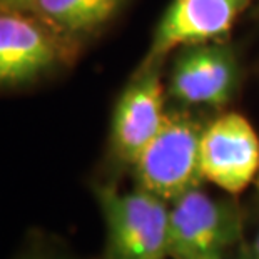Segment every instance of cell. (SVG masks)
I'll list each match as a JSON object with an SVG mask.
<instances>
[{
    "mask_svg": "<svg viewBox=\"0 0 259 259\" xmlns=\"http://www.w3.org/2000/svg\"><path fill=\"white\" fill-rule=\"evenodd\" d=\"M259 169L256 131L239 114H224L202 131V178L226 192L239 194L251 184Z\"/></svg>",
    "mask_w": 259,
    "mask_h": 259,
    "instance_id": "obj_4",
    "label": "cell"
},
{
    "mask_svg": "<svg viewBox=\"0 0 259 259\" xmlns=\"http://www.w3.org/2000/svg\"><path fill=\"white\" fill-rule=\"evenodd\" d=\"M254 254H256V257L259 259V233H257L256 241H254Z\"/></svg>",
    "mask_w": 259,
    "mask_h": 259,
    "instance_id": "obj_11",
    "label": "cell"
},
{
    "mask_svg": "<svg viewBox=\"0 0 259 259\" xmlns=\"http://www.w3.org/2000/svg\"><path fill=\"white\" fill-rule=\"evenodd\" d=\"M236 84V64L219 46H196L176 60L170 92L186 104L223 106Z\"/></svg>",
    "mask_w": 259,
    "mask_h": 259,
    "instance_id": "obj_7",
    "label": "cell"
},
{
    "mask_svg": "<svg viewBox=\"0 0 259 259\" xmlns=\"http://www.w3.org/2000/svg\"><path fill=\"white\" fill-rule=\"evenodd\" d=\"M56 57V40L37 20L17 10H0V84L32 79Z\"/></svg>",
    "mask_w": 259,
    "mask_h": 259,
    "instance_id": "obj_8",
    "label": "cell"
},
{
    "mask_svg": "<svg viewBox=\"0 0 259 259\" xmlns=\"http://www.w3.org/2000/svg\"><path fill=\"white\" fill-rule=\"evenodd\" d=\"M107 226V259H166L169 209L146 189L120 192L101 189Z\"/></svg>",
    "mask_w": 259,
    "mask_h": 259,
    "instance_id": "obj_2",
    "label": "cell"
},
{
    "mask_svg": "<svg viewBox=\"0 0 259 259\" xmlns=\"http://www.w3.org/2000/svg\"><path fill=\"white\" fill-rule=\"evenodd\" d=\"M238 234L233 209L194 187L178 197L169 211L167 257L221 259Z\"/></svg>",
    "mask_w": 259,
    "mask_h": 259,
    "instance_id": "obj_3",
    "label": "cell"
},
{
    "mask_svg": "<svg viewBox=\"0 0 259 259\" xmlns=\"http://www.w3.org/2000/svg\"><path fill=\"white\" fill-rule=\"evenodd\" d=\"M202 127L186 114H166L157 134L134 162L142 189L176 201L199 186Z\"/></svg>",
    "mask_w": 259,
    "mask_h": 259,
    "instance_id": "obj_1",
    "label": "cell"
},
{
    "mask_svg": "<svg viewBox=\"0 0 259 259\" xmlns=\"http://www.w3.org/2000/svg\"><path fill=\"white\" fill-rule=\"evenodd\" d=\"M120 4L122 0H32L30 7L60 30L82 32L111 19Z\"/></svg>",
    "mask_w": 259,
    "mask_h": 259,
    "instance_id": "obj_9",
    "label": "cell"
},
{
    "mask_svg": "<svg viewBox=\"0 0 259 259\" xmlns=\"http://www.w3.org/2000/svg\"><path fill=\"white\" fill-rule=\"evenodd\" d=\"M164 112V89L157 70L149 69L125 89L112 119V144L122 161L134 164L157 134Z\"/></svg>",
    "mask_w": 259,
    "mask_h": 259,
    "instance_id": "obj_6",
    "label": "cell"
},
{
    "mask_svg": "<svg viewBox=\"0 0 259 259\" xmlns=\"http://www.w3.org/2000/svg\"><path fill=\"white\" fill-rule=\"evenodd\" d=\"M32 0H0V10H19L29 9Z\"/></svg>",
    "mask_w": 259,
    "mask_h": 259,
    "instance_id": "obj_10",
    "label": "cell"
},
{
    "mask_svg": "<svg viewBox=\"0 0 259 259\" xmlns=\"http://www.w3.org/2000/svg\"><path fill=\"white\" fill-rule=\"evenodd\" d=\"M251 0H172L157 27L151 59L179 46H197L226 35Z\"/></svg>",
    "mask_w": 259,
    "mask_h": 259,
    "instance_id": "obj_5",
    "label": "cell"
}]
</instances>
